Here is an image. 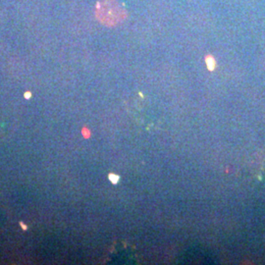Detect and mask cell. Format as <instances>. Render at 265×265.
Instances as JSON below:
<instances>
[{
    "mask_svg": "<svg viewBox=\"0 0 265 265\" xmlns=\"http://www.w3.org/2000/svg\"><path fill=\"white\" fill-rule=\"evenodd\" d=\"M206 63H208V69L210 71H212L215 68V61H214V59L212 57H210V56L206 58Z\"/></svg>",
    "mask_w": 265,
    "mask_h": 265,
    "instance_id": "7a4b0ae2",
    "label": "cell"
},
{
    "mask_svg": "<svg viewBox=\"0 0 265 265\" xmlns=\"http://www.w3.org/2000/svg\"><path fill=\"white\" fill-rule=\"evenodd\" d=\"M96 15L104 24L113 26L124 19L125 11L117 1L104 0L98 5Z\"/></svg>",
    "mask_w": 265,
    "mask_h": 265,
    "instance_id": "6da1fadb",
    "label": "cell"
},
{
    "mask_svg": "<svg viewBox=\"0 0 265 265\" xmlns=\"http://www.w3.org/2000/svg\"><path fill=\"white\" fill-rule=\"evenodd\" d=\"M109 179L111 180V182H112L113 184H116V183L118 182V180H119V177L116 176V175H114V174H111V175L109 176Z\"/></svg>",
    "mask_w": 265,
    "mask_h": 265,
    "instance_id": "3957f363",
    "label": "cell"
}]
</instances>
